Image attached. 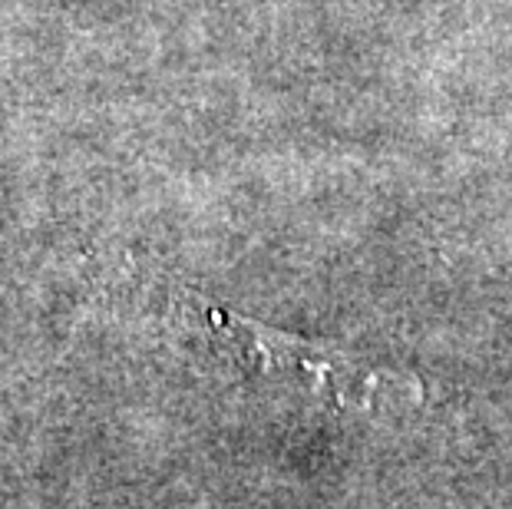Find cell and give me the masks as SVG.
<instances>
[{"instance_id":"6da1fadb","label":"cell","mask_w":512,"mask_h":509,"mask_svg":"<svg viewBox=\"0 0 512 509\" xmlns=\"http://www.w3.org/2000/svg\"><path fill=\"white\" fill-rule=\"evenodd\" d=\"M205 324L215 334V341L261 377H278V381L298 384L301 391L328 397L334 404L347 407H374L384 404L390 381L354 357H347L324 344L298 341L288 334L268 331L255 321L235 318L232 311L209 308Z\"/></svg>"}]
</instances>
